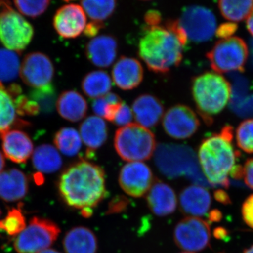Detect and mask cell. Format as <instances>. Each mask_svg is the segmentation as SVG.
<instances>
[{
    "label": "cell",
    "mask_w": 253,
    "mask_h": 253,
    "mask_svg": "<svg viewBox=\"0 0 253 253\" xmlns=\"http://www.w3.org/2000/svg\"><path fill=\"white\" fill-rule=\"evenodd\" d=\"M58 187L68 206L81 210L83 217H89L93 209L106 195L104 169L86 160H81L63 171Z\"/></svg>",
    "instance_id": "cell-1"
},
{
    "label": "cell",
    "mask_w": 253,
    "mask_h": 253,
    "mask_svg": "<svg viewBox=\"0 0 253 253\" xmlns=\"http://www.w3.org/2000/svg\"><path fill=\"white\" fill-rule=\"evenodd\" d=\"M233 139L232 126H226L220 132L208 136L200 144L198 161L205 177L211 186L229 187V176L237 166L236 160L239 156Z\"/></svg>",
    "instance_id": "cell-2"
},
{
    "label": "cell",
    "mask_w": 253,
    "mask_h": 253,
    "mask_svg": "<svg viewBox=\"0 0 253 253\" xmlns=\"http://www.w3.org/2000/svg\"><path fill=\"white\" fill-rule=\"evenodd\" d=\"M139 43V56L150 71L166 74L177 67L183 59L184 46L166 27H147Z\"/></svg>",
    "instance_id": "cell-3"
},
{
    "label": "cell",
    "mask_w": 253,
    "mask_h": 253,
    "mask_svg": "<svg viewBox=\"0 0 253 253\" xmlns=\"http://www.w3.org/2000/svg\"><path fill=\"white\" fill-rule=\"evenodd\" d=\"M191 93L198 113L207 125L213 123L230 100V83L221 74L206 72L191 81Z\"/></svg>",
    "instance_id": "cell-4"
},
{
    "label": "cell",
    "mask_w": 253,
    "mask_h": 253,
    "mask_svg": "<svg viewBox=\"0 0 253 253\" xmlns=\"http://www.w3.org/2000/svg\"><path fill=\"white\" fill-rule=\"evenodd\" d=\"M155 163L159 170L170 179L185 176L200 186H209L201 171L199 161L193 150L184 145L161 144L155 151Z\"/></svg>",
    "instance_id": "cell-5"
},
{
    "label": "cell",
    "mask_w": 253,
    "mask_h": 253,
    "mask_svg": "<svg viewBox=\"0 0 253 253\" xmlns=\"http://www.w3.org/2000/svg\"><path fill=\"white\" fill-rule=\"evenodd\" d=\"M114 147L123 161L129 163L147 161L156 151V137L148 128L138 123H130L116 131Z\"/></svg>",
    "instance_id": "cell-6"
},
{
    "label": "cell",
    "mask_w": 253,
    "mask_h": 253,
    "mask_svg": "<svg viewBox=\"0 0 253 253\" xmlns=\"http://www.w3.org/2000/svg\"><path fill=\"white\" fill-rule=\"evenodd\" d=\"M206 57L213 71L219 74L243 72L249 57V48L242 38L231 37L217 42Z\"/></svg>",
    "instance_id": "cell-7"
},
{
    "label": "cell",
    "mask_w": 253,
    "mask_h": 253,
    "mask_svg": "<svg viewBox=\"0 0 253 253\" xmlns=\"http://www.w3.org/2000/svg\"><path fill=\"white\" fill-rule=\"evenodd\" d=\"M59 226L44 218H32L29 224L16 236L14 249L18 253H40L48 249L57 239Z\"/></svg>",
    "instance_id": "cell-8"
},
{
    "label": "cell",
    "mask_w": 253,
    "mask_h": 253,
    "mask_svg": "<svg viewBox=\"0 0 253 253\" xmlns=\"http://www.w3.org/2000/svg\"><path fill=\"white\" fill-rule=\"evenodd\" d=\"M34 36V28L26 18L12 8L0 15V42L6 49L21 51L27 47Z\"/></svg>",
    "instance_id": "cell-9"
},
{
    "label": "cell",
    "mask_w": 253,
    "mask_h": 253,
    "mask_svg": "<svg viewBox=\"0 0 253 253\" xmlns=\"http://www.w3.org/2000/svg\"><path fill=\"white\" fill-rule=\"evenodd\" d=\"M188 40L194 42L210 41L215 34L217 21L211 10L200 6L186 8L178 20Z\"/></svg>",
    "instance_id": "cell-10"
},
{
    "label": "cell",
    "mask_w": 253,
    "mask_h": 253,
    "mask_svg": "<svg viewBox=\"0 0 253 253\" xmlns=\"http://www.w3.org/2000/svg\"><path fill=\"white\" fill-rule=\"evenodd\" d=\"M211 232L207 221L187 217L174 229V239L178 247L188 252H199L209 246Z\"/></svg>",
    "instance_id": "cell-11"
},
{
    "label": "cell",
    "mask_w": 253,
    "mask_h": 253,
    "mask_svg": "<svg viewBox=\"0 0 253 253\" xmlns=\"http://www.w3.org/2000/svg\"><path fill=\"white\" fill-rule=\"evenodd\" d=\"M200 126L201 123L197 115L185 105L172 106L163 117V129L173 139H188L194 135Z\"/></svg>",
    "instance_id": "cell-12"
},
{
    "label": "cell",
    "mask_w": 253,
    "mask_h": 253,
    "mask_svg": "<svg viewBox=\"0 0 253 253\" xmlns=\"http://www.w3.org/2000/svg\"><path fill=\"white\" fill-rule=\"evenodd\" d=\"M19 75L23 83L33 89L49 85L54 78V64L43 53H30L23 59Z\"/></svg>",
    "instance_id": "cell-13"
},
{
    "label": "cell",
    "mask_w": 253,
    "mask_h": 253,
    "mask_svg": "<svg viewBox=\"0 0 253 253\" xmlns=\"http://www.w3.org/2000/svg\"><path fill=\"white\" fill-rule=\"evenodd\" d=\"M118 181L126 194L134 198L142 197L154 184V174L145 163L130 162L121 168Z\"/></svg>",
    "instance_id": "cell-14"
},
{
    "label": "cell",
    "mask_w": 253,
    "mask_h": 253,
    "mask_svg": "<svg viewBox=\"0 0 253 253\" xmlns=\"http://www.w3.org/2000/svg\"><path fill=\"white\" fill-rule=\"evenodd\" d=\"M55 31L65 39L81 36L86 26L85 13L78 4H67L56 11L53 19Z\"/></svg>",
    "instance_id": "cell-15"
},
{
    "label": "cell",
    "mask_w": 253,
    "mask_h": 253,
    "mask_svg": "<svg viewBox=\"0 0 253 253\" xmlns=\"http://www.w3.org/2000/svg\"><path fill=\"white\" fill-rule=\"evenodd\" d=\"M112 78L118 88L131 90L139 86L144 79V69L137 59L122 56L113 66Z\"/></svg>",
    "instance_id": "cell-16"
},
{
    "label": "cell",
    "mask_w": 253,
    "mask_h": 253,
    "mask_svg": "<svg viewBox=\"0 0 253 253\" xmlns=\"http://www.w3.org/2000/svg\"><path fill=\"white\" fill-rule=\"evenodd\" d=\"M117 53V41L109 35L94 37L85 48L87 59L99 68L109 67L116 60Z\"/></svg>",
    "instance_id": "cell-17"
},
{
    "label": "cell",
    "mask_w": 253,
    "mask_h": 253,
    "mask_svg": "<svg viewBox=\"0 0 253 253\" xmlns=\"http://www.w3.org/2000/svg\"><path fill=\"white\" fill-rule=\"evenodd\" d=\"M4 156L12 162L25 163L33 152V144L23 131L10 129L1 136Z\"/></svg>",
    "instance_id": "cell-18"
},
{
    "label": "cell",
    "mask_w": 253,
    "mask_h": 253,
    "mask_svg": "<svg viewBox=\"0 0 253 253\" xmlns=\"http://www.w3.org/2000/svg\"><path fill=\"white\" fill-rule=\"evenodd\" d=\"M146 200L151 212L160 217L172 214L177 206V199L174 190L160 180L154 181L148 192Z\"/></svg>",
    "instance_id": "cell-19"
},
{
    "label": "cell",
    "mask_w": 253,
    "mask_h": 253,
    "mask_svg": "<svg viewBox=\"0 0 253 253\" xmlns=\"http://www.w3.org/2000/svg\"><path fill=\"white\" fill-rule=\"evenodd\" d=\"M131 110L138 124L146 128L157 126L164 114V107L161 101L151 94L138 96L133 103Z\"/></svg>",
    "instance_id": "cell-20"
},
{
    "label": "cell",
    "mask_w": 253,
    "mask_h": 253,
    "mask_svg": "<svg viewBox=\"0 0 253 253\" xmlns=\"http://www.w3.org/2000/svg\"><path fill=\"white\" fill-rule=\"evenodd\" d=\"M179 201L181 212L189 217H197L207 214L212 201L206 187L192 185L181 191Z\"/></svg>",
    "instance_id": "cell-21"
},
{
    "label": "cell",
    "mask_w": 253,
    "mask_h": 253,
    "mask_svg": "<svg viewBox=\"0 0 253 253\" xmlns=\"http://www.w3.org/2000/svg\"><path fill=\"white\" fill-rule=\"evenodd\" d=\"M28 179L19 169H6L0 173V199L15 202L23 199L28 191Z\"/></svg>",
    "instance_id": "cell-22"
},
{
    "label": "cell",
    "mask_w": 253,
    "mask_h": 253,
    "mask_svg": "<svg viewBox=\"0 0 253 253\" xmlns=\"http://www.w3.org/2000/svg\"><path fill=\"white\" fill-rule=\"evenodd\" d=\"M80 134L89 154L101 147L107 140L108 126L102 118L89 116L80 126Z\"/></svg>",
    "instance_id": "cell-23"
},
{
    "label": "cell",
    "mask_w": 253,
    "mask_h": 253,
    "mask_svg": "<svg viewBox=\"0 0 253 253\" xmlns=\"http://www.w3.org/2000/svg\"><path fill=\"white\" fill-rule=\"evenodd\" d=\"M56 107L60 116L71 122L81 121L85 117L88 110L86 100L75 90L61 93L56 101Z\"/></svg>",
    "instance_id": "cell-24"
},
{
    "label": "cell",
    "mask_w": 253,
    "mask_h": 253,
    "mask_svg": "<svg viewBox=\"0 0 253 253\" xmlns=\"http://www.w3.org/2000/svg\"><path fill=\"white\" fill-rule=\"evenodd\" d=\"M66 253H96L98 241L92 231L84 226L73 228L63 239Z\"/></svg>",
    "instance_id": "cell-25"
},
{
    "label": "cell",
    "mask_w": 253,
    "mask_h": 253,
    "mask_svg": "<svg viewBox=\"0 0 253 253\" xmlns=\"http://www.w3.org/2000/svg\"><path fill=\"white\" fill-rule=\"evenodd\" d=\"M18 116L12 95L0 82V136L13 126H28V123L20 119Z\"/></svg>",
    "instance_id": "cell-26"
},
{
    "label": "cell",
    "mask_w": 253,
    "mask_h": 253,
    "mask_svg": "<svg viewBox=\"0 0 253 253\" xmlns=\"http://www.w3.org/2000/svg\"><path fill=\"white\" fill-rule=\"evenodd\" d=\"M33 167L38 172L50 174L59 170L63 161L59 151L50 144H42L37 147L32 158Z\"/></svg>",
    "instance_id": "cell-27"
},
{
    "label": "cell",
    "mask_w": 253,
    "mask_h": 253,
    "mask_svg": "<svg viewBox=\"0 0 253 253\" xmlns=\"http://www.w3.org/2000/svg\"><path fill=\"white\" fill-rule=\"evenodd\" d=\"M83 92L91 99H98L109 94L112 81L106 71H94L87 73L81 83Z\"/></svg>",
    "instance_id": "cell-28"
},
{
    "label": "cell",
    "mask_w": 253,
    "mask_h": 253,
    "mask_svg": "<svg viewBox=\"0 0 253 253\" xmlns=\"http://www.w3.org/2000/svg\"><path fill=\"white\" fill-rule=\"evenodd\" d=\"M223 17L232 23L247 19L253 10V0H218Z\"/></svg>",
    "instance_id": "cell-29"
},
{
    "label": "cell",
    "mask_w": 253,
    "mask_h": 253,
    "mask_svg": "<svg viewBox=\"0 0 253 253\" xmlns=\"http://www.w3.org/2000/svg\"><path fill=\"white\" fill-rule=\"evenodd\" d=\"M54 143L56 149L66 156L77 155L82 148L81 134L73 127H63L55 134Z\"/></svg>",
    "instance_id": "cell-30"
},
{
    "label": "cell",
    "mask_w": 253,
    "mask_h": 253,
    "mask_svg": "<svg viewBox=\"0 0 253 253\" xmlns=\"http://www.w3.org/2000/svg\"><path fill=\"white\" fill-rule=\"evenodd\" d=\"M82 8L93 21L102 22L116 10V0H81Z\"/></svg>",
    "instance_id": "cell-31"
},
{
    "label": "cell",
    "mask_w": 253,
    "mask_h": 253,
    "mask_svg": "<svg viewBox=\"0 0 253 253\" xmlns=\"http://www.w3.org/2000/svg\"><path fill=\"white\" fill-rule=\"evenodd\" d=\"M19 55L16 51L0 48V82L14 81L20 74Z\"/></svg>",
    "instance_id": "cell-32"
},
{
    "label": "cell",
    "mask_w": 253,
    "mask_h": 253,
    "mask_svg": "<svg viewBox=\"0 0 253 253\" xmlns=\"http://www.w3.org/2000/svg\"><path fill=\"white\" fill-rule=\"evenodd\" d=\"M39 106L40 111L44 113H52L56 104V91L52 84L34 88L28 96Z\"/></svg>",
    "instance_id": "cell-33"
},
{
    "label": "cell",
    "mask_w": 253,
    "mask_h": 253,
    "mask_svg": "<svg viewBox=\"0 0 253 253\" xmlns=\"http://www.w3.org/2000/svg\"><path fill=\"white\" fill-rule=\"evenodd\" d=\"M26 227V218L20 208L10 210L6 217L0 221V231L11 236H17Z\"/></svg>",
    "instance_id": "cell-34"
},
{
    "label": "cell",
    "mask_w": 253,
    "mask_h": 253,
    "mask_svg": "<svg viewBox=\"0 0 253 253\" xmlns=\"http://www.w3.org/2000/svg\"><path fill=\"white\" fill-rule=\"evenodd\" d=\"M238 146L247 154H253V118L240 123L236 130Z\"/></svg>",
    "instance_id": "cell-35"
},
{
    "label": "cell",
    "mask_w": 253,
    "mask_h": 253,
    "mask_svg": "<svg viewBox=\"0 0 253 253\" xmlns=\"http://www.w3.org/2000/svg\"><path fill=\"white\" fill-rule=\"evenodd\" d=\"M18 11L30 18L41 16L49 7L50 0H14Z\"/></svg>",
    "instance_id": "cell-36"
},
{
    "label": "cell",
    "mask_w": 253,
    "mask_h": 253,
    "mask_svg": "<svg viewBox=\"0 0 253 253\" xmlns=\"http://www.w3.org/2000/svg\"><path fill=\"white\" fill-rule=\"evenodd\" d=\"M133 117L134 116H133L132 110L129 106L122 102L115 113L112 123H115L116 126H126L130 124Z\"/></svg>",
    "instance_id": "cell-37"
},
{
    "label": "cell",
    "mask_w": 253,
    "mask_h": 253,
    "mask_svg": "<svg viewBox=\"0 0 253 253\" xmlns=\"http://www.w3.org/2000/svg\"><path fill=\"white\" fill-rule=\"evenodd\" d=\"M242 217L249 227L253 229V194L250 195L242 205Z\"/></svg>",
    "instance_id": "cell-38"
},
{
    "label": "cell",
    "mask_w": 253,
    "mask_h": 253,
    "mask_svg": "<svg viewBox=\"0 0 253 253\" xmlns=\"http://www.w3.org/2000/svg\"><path fill=\"white\" fill-rule=\"evenodd\" d=\"M238 26L236 23H224L221 24L216 30V36L220 40L231 38L237 31Z\"/></svg>",
    "instance_id": "cell-39"
},
{
    "label": "cell",
    "mask_w": 253,
    "mask_h": 253,
    "mask_svg": "<svg viewBox=\"0 0 253 253\" xmlns=\"http://www.w3.org/2000/svg\"><path fill=\"white\" fill-rule=\"evenodd\" d=\"M242 178L246 185L253 190V158L245 162L242 167Z\"/></svg>",
    "instance_id": "cell-40"
},
{
    "label": "cell",
    "mask_w": 253,
    "mask_h": 253,
    "mask_svg": "<svg viewBox=\"0 0 253 253\" xmlns=\"http://www.w3.org/2000/svg\"><path fill=\"white\" fill-rule=\"evenodd\" d=\"M144 20L148 27H155L159 26L161 22V16L158 11L153 10L146 13Z\"/></svg>",
    "instance_id": "cell-41"
},
{
    "label": "cell",
    "mask_w": 253,
    "mask_h": 253,
    "mask_svg": "<svg viewBox=\"0 0 253 253\" xmlns=\"http://www.w3.org/2000/svg\"><path fill=\"white\" fill-rule=\"evenodd\" d=\"M102 26V22L92 21V22L89 23V24H86L84 31V35L88 37H95L96 36V34L99 33Z\"/></svg>",
    "instance_id": "cell-42"
},
{
    "label": "cell",
    "mask_w": 253,
    "mask_h": 253,
    "mask_svg": "<svg viewBox=\"0 0 253 253\" xmlns=\"http://www.w3.org/2000/svg\"><path fill=\"white\" fill-rule=\"evenodd\" d=\"M214 198L219 203H221V204H229L231 203L229 196H228L225 191H221V190H219V191H217L214 193Z\"/></svg>",
    "instance_id": "cell-43"
},
{
    "label": "cell",
    "mask_w": 253,
    "mask_h": 253,
    "mask_svg": "<svg viewBox=\"0 0 253 253\" xmlns=\"http://www.w3.org/2000/svg\"><path fill=\"white\" fill-rule=\"evenodd\" d=\"M126 203L125 202L124 200L122 199L121 201H118V204H116L115 203L111 204V207H110V211L111 212H119V211H122L123 208L126 207Z\"/></svg>",
    "instance_id": "cell-44"
},
{
    "label": "cell",
    "mask_w": 253,
    "mask_h": 253,
    "mask_svg": "<svg viewBox=\"0 0 253 253\" xmlns=\"http://www.w3.org/2000/svg\"><path fill=\"white\" fill-rule=\"evenodd\" d=\"M246 26H247V29L250 34L253 37V10L252 12L250 14L249 17L247 18Z\"/></svg>",
    "instance_id": "cell-45"
},
{
    "label": "cell",
    "mask_w": 253,
    "mask_h": 253,
    "mask_svg": "<svg viewBox=\"0 0 253 253\" xmlns=\"http://www.w3.org/2000/svg\"><path fill=\"white\" fill-rule=\"evenodd\" d=\"M221 217V212L217 210H214V211H212V212L210 213L209 220L212 221H219L220 220Z\"/></svg>",
    "instance_id": "cell-46"
},
{
    "label": "cell",
    "mask_w": 253,
    "mask_h": 253,
    "mask_svg": "<svg viewBox=\"0 0 253 253\" xmlns=\"http://www.w3.org/2000/svg\"><path fill=\"white\" fill-rule=\"evenodd\" d=\"M11 3L9 0H0V15L4 12L5 10L11 9Z\"/></svg>",
    "instance_id": "cell-47"
},
{
    "label": "cell",
    "mask_w": 253,
    "mask_h": 253,
    "mask_svg": "<svg viewBox=\"0 0 253 253\" xmlns=\"http://www.w3.org/2000/svg\"><path fill=\"white\" fill-rule=\"evenodd\" d=\"M5 166V160L4 156L1 154L0 151V173L2 172L3 169H4Z\"/></svg>",
    "instance_id": "cell-48"
},
{
    "label": "cell",
    "mask_w": 253,
    "mask_h": 253,
    "mask_svg": "<svg viewBox=\"0 0 253 253\" xmlns=\"http://www.w3.org/2000/svg\"><path fill=\"white\" fill-rule=\"evenodd\" d=\"M40 253H61L59 251H56L54 249H46L44 251H42Z\"/></svg>",
    "instance_id": "cell-49"
},
{
    "label": "cell",
    "mask_w": 253,
    "mask_h": 253,
    "mask_svg": "<svg viewBox=\"0 0 253 253\" xmlns=\"http://www.w3.org/2000/svg\"><path fill=\"white\" fill-rule=\"evenodd\" d=\"M244 253H253V245L249 249L245 250Z\"/></svg>",
    "instance_id": "cell-50"
},
{
    "label": "cell",
    "mask_w": 253,
    "mask_h": 253,
    "mask_svg": "<svg viewBox=\"0 0 253 253\" xmlns=\"http://www.w3.org/2000/svg\"><path fill=\"white\" fill-rule=\"evenodd\" d=\"M64 1H72V0H64Z\"/></svg>",
    "instance_id": "cell-51"
},
{
    "label": "cell",
    "mask_w": 253,
    "mask_h": 253,
    "mask_svg": "<svg viewBox=\"0 0 253 253\" xmlns=\"http://www.w3.org/2000/svg\"><path fill=\"white\" fill-rule=\"evenodd\" d=\"M141 1H149V0H141Z\"/></svg>",
    "instance_id": "cell-52"
},
{
    "label": "cell",
    "mask_w": 253,
    "mask_h": 253,
    "mask_svg": "<svg viewBox=\"0 0 253 253\" xmlns=\"http://www.w3.org/2000/svg\"><path fill=\"white\" fill-rule=\"evenodd\" d=\"M194 253L186 252V253Z\"/></svg>",
    "instance_id": "cell-53"
},
{
    "label": "cell",
    "mask_w": 253,
    "mask_h": 253,
    "mask_svg": "<svg viewBox=\"0 0 253 253\" xmlns=\"http://www.w3.org/2000/svg\"><path fill=\"white\" fill-rule=\"evenodd\" d=\"M0 215H1V211H0Z\"/></svg>",
    "instance_id": "cell-54"
}]
</instances>
